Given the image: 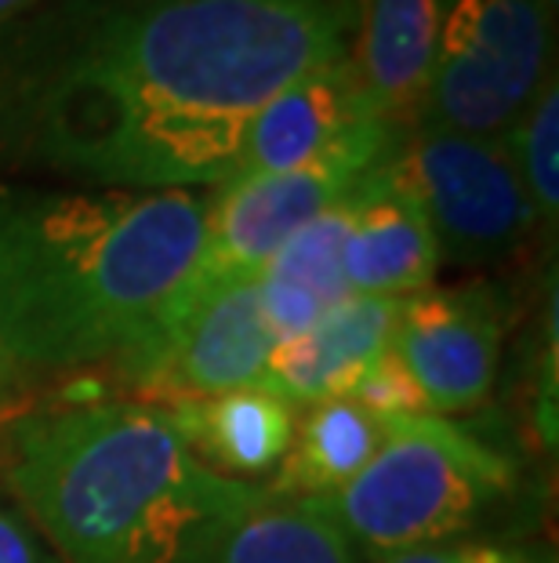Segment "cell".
I'll use <instances>...</instances> for the list:
<instances>
[{
  "instance_id": "21",
  "label": "cell",
  "mask_w": 559,
  "mask_h": 563,
  "mask_svg": "<svg viewBox=\"0 0 559 563\" xmlns=\"http://www.w3.org/2000/svg\"><path fill=\"white\" fill-rule=\"evenodd\" d=\"M556 287H549L545 306V339L538 356V382H534V422L545 448H556V400H559V328H556Z\"/></svg>"
},
{
  "instance_id": "22",
  "label": "cell",
  "mask_w": 559,
  "mask_h": 563,
  "mask_svg": "<svg viewBox=\"0 0 559 563\" xmlns=\"http://www.w3.org/2000/svg\"><path fill=\"white\" fill-rule=\"evenodd\" d=\"M0 563H63L37 527L4 498H0Z\"/></svg>"
},
{
  "instance_id": "18",
  "label": "cell",
  "mask_w": 559,
  "mask_h": 563,
  "mask_svg": "<svg viewBox=\"0 0 559 563\" xmlns=\"http://www.w3.org/2000/svg\"><path fill=\"white\" fill-rule=\"evenodd\" d=\"M508 157L516 164V175L527 194L534 219L541 225H556L559 214V88L556 77L538 91L519 121L505 135Z\"/></svg>"
},
{
  "instance_id": "3",
  "label": "cell",
  "mask_w": 559,
  "mask_h": 563,
  "mask_svg": "<svg viewBox=\"0 0 559 563\" xmlns=\"http://www.w3.org/2000/svg\"><path fill=\"white\" fill-rule=\"evenodd\" d=\"M0 487L63 563H215L266 487L193 459L146 400L8 407Z\"/></svg>"
},
{
  "instance_id": "9",
  "label": "cell",
  "mask_w": 559,
  "mask_h": 563,
  "mask_svg": "<svg viewBox=\"0 0 559 563\" xmlns=\"http://www.w3.org/2000/svg\"><path fill=\"white\" fill-rule=\"evenodd\" d=\"M505 295L491 280L425 287L400 298L392 356L433 415H461L491 397L502 364Z\"/></svg>"
},
{
  "instance_id": "13",
  "label": "cell",
  "mask_w": 559,
  "mask_h": 563,
  "mask_svg": "<svg viewBox=\"0 0 559 563\" xmlns=\"http://www.w3.org/2000/svg\"><path fill=\"white\" fill-rule=\"evenodd\" d=\"M349 63L374 110L396 128L418 124L439 47V0H356Z\"/></svg>"
},
{
  "instance_id": "20",
  "label": "cell",
  "mask_w": 559,
  "mask_h": 563,
  "mask_svg": "<svg viewBox=\"0 0 559 563\" xmlns=\"http://www.w3.org/2000/svg\"><path fill=\"white\" fill-rule=\"evenodd\" d=\"M374 563H541V556L523 545L483 542V538H455V542L407 549V553L382 556Z\"/></svg>"
},
{
  "instance_id": "19",
  "label": "cell",
  "mask_w": 559,
  "mask_h": 563,
  "mask_svg": "<svg viewBox=\"0 0 559 563\" xmlns=\"http://www.w3.org/2000/svg\"><path fill=\"white\" fill-rule=\"evenodd\" d=\"M349 397L360 404L378 426L403 422V418H418V415H433L429 404H425V397L418 393V386H414L411 375L400 367L396 356H392V350L371 371H367L360 382H356V389L349 393Z\"/></svg>"
},
{
  "instance_id": "23",
  "label": "cell",
  "mask_w": 559,
  "mask_h": 563,
  "mask_svg": "<svg viewBox=\"0 0 559 563\" xmlns=\"http://www.w3.org/2000/svg\"><path fill=\"white\" fill-rule=\"evenodd\" d=\"M30 382L22 378V371L11 364V356L4 353V345H0V407H11L22 393H26Z\"/></svg>"
},
{
  "instance_id": "15",
  "label": "cell",
  "mask_w": 559,
  "mask_h": 563,
  "mask_svg": "<svg viewBox=\"0 0 559 563\" xmlns=\"http://www.w3.org/2000/svg\"><path fill=\"white\" fill-rule=\"evenodd\" d=\"M353 189L305 222L258 273V309L272 342H291L316 328L331 309L349 298L342 273V247L353 219Z\"/></svg>"
},
{
  "instance_id": "16",
  "label": "cell",
  "mask_w": 559,
  "mask_h": 563,
  "mask_svg": "<svg viewBox=\"0 0 559 563\" xmlns=\"http://www.w3.org/2000/svg\"><path fill=\"white\" fill-rule=\"evenodd\" d=\"M378 443L382 426L353 397L309 404L294 422L288 454L261 487L280 498H327L364 470Z\"/></svg>"
},
{
  "instance_id": "26",
  "label": "cell",
  "mask_w": 559,
  "mask_h": 563,
  "mask_svg": "<svg viewBox=\"0 0 559 563\" xmlns=\"http://www.w3.org/2000/svg\"><path fill=\"white\" fill-rule=\"evenodd\" d=\"M538 4L549 11V15H556V8H559V0H538Z\"/></svg>"
},
{
  "instance_id": "4",
  "label": "cell",
  "mask_w": 559,
  "mask_h": 563,
  "mask_svg": "<svg viewBox=\"0 0 559 563\" xmlns=\"http://www.w3.org/2000/svg\"><path fill=\"white\" fill-rule=\"evenodd\" d=\"M513 462L466 426L418 415L382 426V443L327 495L360 563L469 534L513 487Z\"/></svg>"
},
{
  "instance_id": "10",
  "label": "cell",
  "mask_w": 559,
  "mask_h": 563,
  "mask_svg": "<svg viewBox=\"0 0 559 563\" xmlns=\"http://www.w3.org/2000/svg\"><path fill=\"white\" fill-rule=\"evenodd\" d=\"M439 269L429 219L392 150L353 189V219L342 247L345 284L349 295L411 298L433 287Z\"/></svg>"
},
{
  "instance_id": "11",
  "label": "cell",
  "mask_w": 559,
  "mask_h": 563,
  "mask_svg": "<svg viewBox=\"0 0 559 563\" xmlns=\"http://www.w3.org/2000/svg\"><path fill=\"white\" fill-rule=\"evenodd\" d=\"M367 117L382 113L367 99L349 55L305 69L258 110L251 128H247L241 164H236L230 183L283 175L313 164L327 150H335Z\"/></svg>"
},
{
  "instance_id": "2",
  "label": "cell",
  "mask_w": 559,
  "mask_h": 563,
  "mask_svg": "<svg viewBox=\"0 0 559 563\" xmlns=\"http://www.w3.org/2000/svg\"><path fill=\"white\" fill-rule=\"evenodd\" d=\"M208 197L0 178V345L22 378L121 361L189 277Z\"/></svg>"
},
{
  "instance_id": "6",
  "label": "cell",
  "mask_w": 559,
  "mask_h": 563,
  "mask_svg": "<svg viewBox=\"0 0 559 563\" xmlns=\"http://www.w3.org/2000/svg\"><path fill=\"white\" fill-rule=\"evenodd\" d=\"M400 139L403 128H392L385 117H367L313 164L211 189L200 251L168 306H186L230 280L258 277L305 222H313L378 161H385Z\"/></svg>"
},
{
  "instance_id": "12",
  "label": "cell",
  "mask_w": 559,
  "mask_h": 563,
  "mask_svg": "<svg viewBox=\"0 0 559 563\" xmlns=\"http://www.w3.org/2000/svg\"><path fill=\"white\" fill-rule=\"evenodd\" d=\"M400 298L349 295L331 313L269 353L258 386L291 407L349 397L367 371L392 350Z\"/></svg>"
},
{
  "instance_id": "7",
  "label": "cell",
  "mask_w": 559,
  "mask_h": 563,
  "mask_svg": "<svg viewBox=\"0 0 559 563\" xmlns=\"http://www.w3.org/2000/svg\"><path fill=\"white\" fill-rule=\"evenodd\" d=\"M396 161L429 219L439 266H494L538 230L505 139L414 124L403 131Z\"/></svg>"
},
{
  "instance_id": "24",
  "label": "cell",
  "mask_w": 559,
  "mask_h": 563,
  "mask_svg": "<svg viewBox=\"0 0 559 563\" xmlns=\"http://www.w3.org/2000/svg\"><path fill=\"white\" fill-rule=\"evenodd\" d=\"M41 4H44V0H0V26H8L11 19L26 15V11L41 8Z\"/></svg>"
},
{
  "instance_id": "25",
  "label": "cell",
  "mask_w": 559,
  "mask_h": 563,
  "mask_svg": "<svg viewBox=\"0 0 559 563\" xmlns=\"http://www.w3.org/2000/svg\"><path fill=\"white\" fill-rule=\"evenodd\" d=\"M331 4H335V8L342 11V15L349 19V22L356 19V0H331Z\"/></svg>"
},
{
  "instance_id": "14",
  "label": "cell",
  "mask_w": 559,
  "mask_h": 563,
  "mask_svg": "<svg viewBox=\"0 0 559 563\" xmlns=\"http://www.w3.org/2000/svg\"><path fill=\"white\" fill-rule=\"evenodd\" d=\"M164 415L197 462L244 484L272 476L291 448L294 422H299V407L261 389L258 382L219 397L168 404Z\"/></svg>"
},
{
  "instance_id": "1",
  "label": "cell",
  "mask_w": 559,
  "mask_h": 563,
  "mask_svg": "<svg viewBox=\"0 0 559 563\" xmlns=\"http://www.w3.org/2000/svg\"><path fill=\"white\" fill-rule=\"evenodd\" d=\"M349 33L331 0H44L0 26V178L211 194Z\"/></svg>"
},
{
  "instance_id": "8",
  "label": "cell",
  "mask_w": 559,
  "mask_h": 563,
  "mask_svg": "<svg viewBox=\"0 0 559 563\" xmlns=\"http://www.w3.org/2000/svg\"><path fill=\"white\" fill-rule=\"evenodd\" d=\"M277 350L258 309L255 277L230 280L186 306L160 309L157 323L110 371L157 407L255 386Z\"/></svg>"
},
{
  "instance_id": "5",
  "label": "cell",
  "mask_w": 559,
  "mask_h": 563,
  "mask_svg": "<svg viewBox=\"0 0 559 563\" xmlns=\"http://www.w3.org/2000/svg\"><path fill=\"white\" fill-rule=\"evenodd\" d=\"M556 15L538 0H439V47L418 124L505 139L556 77Z\"/></svg>"
},
{
  "instance_id": "17",
  "label": "cell",
  "mask_w": 559,
  "mask_h": 563,
  "mask_svg": "<svg viewBox=\"0 0 559 563\" xmlns=\"http://www.w3.org/2000/svg\"><path fill=\"white\" fill-rule=\"evenodd\" d=\"M215 563H360L327 498L269 495L225 538Z\"/></svg>"
}]
</instances>
